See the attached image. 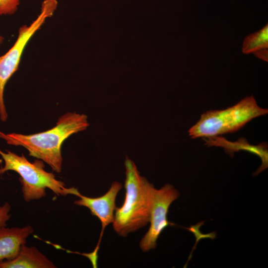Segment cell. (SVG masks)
Instances as JSON below:
<instances>
[{
	"instance_id": "6da1fadb",
	"label": "cell",
	"mask_w": 268,
	"mask_h": 268,
	"mask_svg": "<svg viewBox=\"0 0 268 268\" xmlns=\"http://www.w3.org/2000/svg\"><path fill=\"white\" fill-rule=\"evenodd\" d=\"M89 124L84 114L68 112L61 116L55 127L41 133L23 134H6L7 143L21 146L29 151L30 156L42 160L57 173L62 171V146L71 135L85 131Z\"/></svg>"
},
{
	"instance_id": "7a4b0ae2",
	"label": "cell",
	"mask_w": 268,
	"mask_h": 268,
	"mask_svg": "<svg viewBox=\"0 0 268 268\" xmlns=\"http://www.w3.org/2000/svg\"><path fill=\"white\" fill-rule=\"evenodd\" d=\"M125 166V200L121 207H116L113 222L114 230L123 237L149 222L156 190L152 184L140 175L135 163L128 157Z\"/></svg>"
},
{
	"instance_id": "3957f363",
	"label": "cell",
	"mask_w": 268,
	"mask_h": 268,
	"mask_svg": "<svg viewBox=\"0 0 268 268\" xmlns=\"http://www.w3.org/2000/svg\"><path fill=\"white\" fill-rule=\"evenodd\" d=\"M268 113V109L259 106L251 95L227 109L206 111L189 129V135L192 138H207L234 133L252 119Z\"/></svg>"
},
{
	"instance_id": "277c9868",
	"label": "cell",
	"mask_w": 268,
	"mask_h": 268,
	"mask_svg": "<svg viewBox=\"0 0 268 268\" xmlns=\"http://www.w3.org/2000/svg\"><path fill=\"white\" fill-rule=\"evenodd\" d=\"M0 155L4 161L3 166L0 168V175L7 171H15L19 175L23 196L26 201L45 197L47 188L57 196L67 195L68 188L52 173L44 170L42 160L30 162L23 154L19 156L9 150L4 152L0 149Z\"/></svg>"
},
{
	"instance_id": "5b68a950",
	"label": "cell",
	"mask_w": 268,
	"mask_h": 268,
	"mask_svg": "<svg viewBox=\"0 0 268 268\" xmlns=\"http://www.w3.org/2000/svg\"><path fill=\"white\" fill-rule=\"evenodd\" d=\"M57 6V0H44L37 17L29 25H23L19 28L14 44L6 53L0 56V118L2 122L7 119L3 99L5 85L18 69L21 56L29 40L46 20L53 16Z\"/></svg>"
},
{
	"instance_id": "8992f818",
	"label": "cell",
	"mask_w": 268,
	"mask_h": 268,
	"mask_svg": "<svg viewBox=\"0 0 268 268\" xmlns=\"http://www.w3.org/2000/svg\"><path fill=\"white\" fill-rule=\"evenodd\" d=\"M179 196L178 191L170 184L155 190L149 219L150 225L139 243L142 251L155 249L156 241L163 230L169 225H174L168 220L167 214L170 205Z\"/></svg>"
},
{
	"instance_id": "52a82bcc",
	"label": "cell",
	"mask_w": 268,
	"mask_h": 268,
	"mask_svg": "<svg viewBox=\"0 0 268 268\" xmlns=\"http://www.w3.org/2000/svg\"><path fill=\"white\" fill-rule=\"evenodd\" d=\"M122 187L121 183L114 182L106 194L98 198H90L83 196L74 187L68 188V195H73L80 198L75 201L74 204L87 207L90 210L91 214L96 216L101 223V231L97 246L94 251L89 254L90 259L93 261H97L99 245L105 228L114 221V212L116 208V199Z\"/></svg>"
},
{
	"instance_id": "ba28073f",
	"label": "cell",
	"mask_w": 268,
	"mask_h": 268,
	"mask_svg": "<svg viewBox=\"0 0 268 268\" xmlns=\"http://www.w3.org/2000/svg\"><path fill=\"white\" fill-rule=\"evenodd\" d=\"M33 231L30 226L0 228V261L14 258Z\"/></svg>"
},
{
	"instance_id": "9c48e42d",
	"label": "cell",
	"mask_w": 268,
	"mask_h": 268,
	"mask_svg": "<svg viewBox=\"0 0 268 268\" xmlns=\"http://www.w3.org/2000/svg\"><path fill=\"white\" fill-rule=\"evenodd\" d=\"M56 267L35 247L23 245L13 259L0 261V268H54Z\"/></svg>"
},
{
	"instance_id": "30bf717a",
	"label": "cell",
	"mask_w": 268,
	"mask_h": 268,
	"mask_svg": "<svg viewBox=\"0 0 268 268\" xmlns=\"http://www.w3.org/2000/svg\"><path fill=\"white\" fill-rule=\"evenodd\" d=\"M207 138L208 140L204 139L207 145L223 147L225 150L229 153L230 152L232 153L240 149H244L258 155L262 160V168L259 170L260 171H262L268 166V150L266 143H262L258 145H253L249 144L246 139L243 138H240L234 142L229 141L223 137L214 136Z\"/></svg>"
},
{
	"instance_id": "8fae6325",
	"label": "cell",
	"mask_w": 268,
	"mask_h": 268,
	"mask_svg": "<svg viewBox=\"0 0 268 268\" xmlns=\"http://www.w3.org/2000/svg\"><path fill=\"white\" fill-rule=\"evenodd\" d=\"M268 48V24L260 30L247 36L243 40L242 51L245 54L254 53Z\"/></svg>"
},
{
	"instance_id": "7c38bea8",
	"label": "cell",
	"mask_w": 268,
	"mask_h": 268,
	"mask_svg": "<svg viewBox=\"0 0 268 268\" xmlns=\"http://www.w3.org/2000/svg\"><path fill=\"white\" fill-rule=\"evenodd\" d=\"M20 0H0V15H11L15 13Z\"/></svg>"
},
{
	"instance_id": "4fadbf2b",
	"label": "cell",
	"mask_w": 268,
	"mask_h": 268,
	"mask_svg": "<svg viewBox=\"0 0 268 268\" xmlns=\"http://www.w3.org/2000/svg\"><path fill=\"white\" fill-rule=\"evenodd\" d=\"M10 205L7 202L0 205V228L5 226L6 222L10 219Z\"/></svg>"
},
{
	"instance_id": "5bb4252c",
	"label": "cell",
	"mask_w": 268,
	"mask_h": 268,
	"mask_svg": "<svg viewBox=\"0 0 268 268\" xmlns=\"http://www.w3.org/2000/svg\"><path fill=\"white\" fill-rule=\"evenodd\" d=\"M258 58L260 59L265 62L268 61V49H262L253 53Z\"/></svg>"
},
{
	"instance_id": "9a60e30c",
	"label": "cell",
	"mask_w": 268,
	"mask_h": 268,
	"mask_svg": "<svg viewBox=\"0 0 268 268\" xmlns=\"http://www.w3.org/2000/svg\"><path fill=\"white\" fill-rule=\"evenodd\" d=\"M0 138L4 139V140H6L7 139V136L6 134L2 133V132H0Z\"/></svg>"
},
{
	"instance_id": "2e32d148",
	"label": "cell",
	"mask_w": 268,
	"mask_h": 268,
	"mask_svg": "<svg viewBox=\"0 0 268 268\" xmlns=\"http://www.w3.org/2000/svg\"><path fill=\"white\" fill-rule=\"evenodd\" d=\"M3 39V38L0 35V45L2 43Z\"/></svg>"
}]
</instances>
